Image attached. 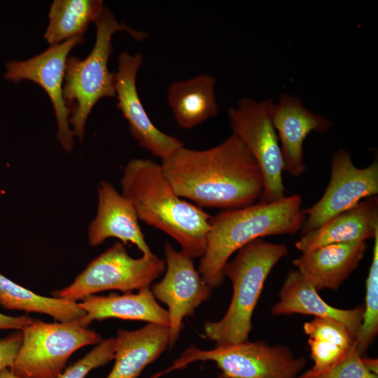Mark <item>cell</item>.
Segmentation results:
<instances>
[{
	"label": "cell",
	"instance_id": "obj_1",
	"mask_svg": "<svg viewBox=\"0 0 378 378\" xmlns=\"http://www.w3.org/2000/svg\"><path fill=\"white\" fill-rule=\"evenodd\" d=\"M161 166L175 192L201 208L230 210L248 206L259 200L264 190L257 162L234 134L205 150L183 146L162 160Z\"/></svg>",
	"mask_w": 378,
	"mask_h": 378
},
{
	"label": "cell",
	"instance_id": "obj_2",
	"mask_svg": "<svg viewBox=\"0 0 378 378\" xmlns=\"http://www.w3.org/2000/svg\"><path fill=\"white\" fill-rule=\"evenodd\" d=\"M120 183L121 193L130 201L139 220L172 237L190 258L202 257L212 216L182 200L161 164L150 159H132Z\"/></svg>",
	"mask_w": 378,
	"mask_h": 378
},
{
	"label": "cell",
	"instance_id": "obj_3",
	"mask_svg": "<svg viewBox=\"0 0 378 378\" xmlns=\"http://www.w3.org/2000/svg\"><path fill=\"white\" fill-rule=\"evenodd\" d=\"M305 220L298 194L271 203L258 201L244 208L223 210L212 216L198 272L209 286L218 288L225 279L224 266L235 251L258 238L294 234Z\"/></svg>",
	"mask_w": 378,
	"mask_h": 378
},
{
	"label": "cell",
	"instance_id": "obj_4",
	"mask_svg": "<svg viewBox=\"0 0 378 378\" xmlns=\"http://www.w3.org/2000/svg\"><path fill=\"white\" fill-rule=\"evenodd\" d=\"M288 253L284 244L271 243L258 238L237 251L227 261L223 274L233 287L231 302L224 316L204 324V336L218 345L248 340L252 329V315L265 281L272 268Z\"/></svg>",
	"mask_w": 378,
	"mask_h": 378
},
{
	"label": "cell",
	"instance_id": "obj_5",
	"mask_svg": "<svg viewBox=\"0 0 378 378\" xmlns=\"http://www.w3.org/2000/svg\"><path fill=\"white\" fill-rule=\"evenodd\" d=\"M94 23L96 41L90 53L83 59L69 57L65 66L63 97L69 112V125L80 142L83 141L85 123L95 104L103 97H115L114 73L108 68L113 35L124 31L139 41L148 36L145 32L119 23L106 8Z\"/></svg>",
	"mask_w": 378,
	"mask_h": 378
},
{
	"label": "cell",
	"instance_id": "obj_6",
	"mask_svg": "<svg viewBox=\"0 0 378 378\" xmlns=\"http://www.w3.org/2000/svg\"><path fill=\"white\" fill-rule=\"evenodd\" d=\"M198 360L214 361L221 371L219 378H298L307 363L305 358L295 357L286 346L248 340L218 345L211 350L190 346L169 368L154 374V378Z\"/></svg>",
	"mask_w": 378,
	"mask_h": 378
},
{
	"label": "cell",
	"instance_id": "obj_7",
	"mask_svg": "<svg viewBox=\"0 0 378 378\" xmlns=\"http://www.w3.org/2000/svg\"><path fill=\"white\" fill-rule=\"evenodd\" d=\"M23 340L10 370L23 378H55L70 356L86 345L100 343L101 336L79 320L46 323L37 319L22 330Z\"/></svg>",
	"mask_w": 378,
	"mask_h": 378
},
{
	"label": "cell",
	"instance_id": "obj_8",
	"mask_svg": "<svg viewBox=\"0 0 378 378\" xmlns=\"http://www.w3.org/2000/svg\"><path fill=\"white\" fill-rule=\"evenodd\" d=\"M165 270V261L155 254L134 258L127 253L125 245L117 241L92 260L72 284L50 294L76 302L109 290L132 293L150 288Z\"/></svg>",
	"mask_w": 378,
	"mask_h": 378
},
{
	"label": "cell",
	"instance_id": "obj_9",
	"mask_svg": "<svg viewBox=\"0 0 378 378\" xmlns=\"http://www.w3.org/2000/svg\"><path fill=\"white\" fill-rule=\"evenodd\" d=\"M272 99L261 102L244 97L228 109L232 134L239 137L257 162L264 179L259 202L284 199V160L276 132L270 117Z\"/></svg>",
	"mask_w": 378,
	"mask_h": 378
},
{
	"label": "cell",
	"instance_id": "obj_10",
	"mask_svg": "<svg viewBox=\"0 0 378 378\" xmlns=\"http://www.w3.org/2000/svg\"><path fill=\"white\" fill-rule=\"evenodd\" d=\"M330 179L321 199L304 209L306 220L302 235L353 207L363 199L378 194V161L365 168L354 164L349 151L340 149L330 162Z\"/></svg>",
	"mask_w": 378,
	"mask_h": 378
},
{
	"label": "cell",
	"instance_id": "obj_11",
	"mask_svg": "<svg viewBox=\"0 0 378 378\" xmlns=\"http://www.w3.org/2000/svg\"><path fill=\"white\" fill-rule=\"evenodd\" d=\"M83 36L52 45L44 52L24 61H10L6 64L4 77L18 83L29 80L39 85L49 96L57 120V139L67 153L74 148V134L69 123V112L63 97V84L68 55L73 48L83 43Z\"/></svg>",
	"mask_w": 378,
	"mask_h": 378
},
{
	"label": "cell",
	"instance_id": "obj_12",
	"mask_svg": "<svg viewBox=\"0 0 378 378\" xmlns=\"http://www.w3.org/2000/svg\"><path fill=\"white\" fill-rule=\"evenodd\" d=\"M164 251L165 274L150 288L154 298L168 307L172 347L179 337L183 318L192 316L195 309L210 298L212 288L195 268L192 258L176 251L169 241L164 242Z\"/></svg>",
	"mask_w": 378,
	"mask_h": 378
},
{
	"label": "cell",
	"instance_id": "obj_13",
	"mask_svg": "<svg viewBox=\"0 0 378 378\" xmlns=\"http://www.w3.org/2000/svg\"><path fill=\"white\" fill-rule=\"evenodd\" d=\"M141 53L134 55L122 52L118 57V70L114 74L117 106L128 122L133 138L144 149L162 160L184 146L178 139L158 129L151 122L139 97L136 80L143 63Z\"/></svg>",
	"mask_w": 378,
	"mask_h": 378
},
{
	"label": "cell",
	"instance_id": "obj_14",
	"mask_svg": "<svg viewBox=\"0 0 378 378\" xmlns=\"http://www.w3.org/2000/svg\"><path fill=\"white\" fill-rule=\"evenodd\" d=\"M270 117L280 142L284 170L298 177L307 169L304 139L312 132H326L332 123L325 116L312 112L299 97L288 92L281 94L277 103L272 102Z\"/></svg>",
	"mask_w": 378,
	"mask_h": 378
},
{
	"label": "cell",
	"instance_id": "obj_15",
	"mask_svg": "<svg viewBox=\"0 0 378 378\" xmlns=\"http://www.w3.org/2000/svg\"><path fill=\"white\" fill-rule=\"evenodd\" d=\"M97 200V214L88 228L90 245L94 247L114 237L125 245H136L143 255H153L130 201L106 181L98 184Z\"/></svg>",
	"mask_w": 378,
	"mask_h": 378
},
{
	"label": "cell",
	"instance_id": "obj_16",
	"mask_svg": "<svg viewBox=\"0 0 378 378\" xmlns=\"http://www.w3.org/2000/svg\"><path fill=\"white\" fill-rule=\"evenodd\" d=\"M366 250L365 241L327 244L302 253L293 264L317 291L337 290L358 267Z\"/></svg>",
	"mask_w": 378,
	"mask_h": 378
},
{
	"label": "cell",
	"instance_id": "obj_17",
	"mask_svg": "<svg viewBox=\"0 0 378 378\" xmlns=\"http://www.w3.org/2000/svg\"><path fill=\"white\" fill-rule=\"evenodd\" d=\"M378 234V197L361 200L319 227L302 235L295 247L302 253L327 244L365 241Z\"/></svg>",
	"mask_w": 378,
	"mask_h": 378
},
{
	"label": "cell",
	"instance_id": "obj_18",
	"mask_svg": "<svg viewBox=\"0 0 378 378\" xmlns=\"http://www.w3.org/2000/svg\"><path fill=\"white\" fill-rule=\"evenodd\" d=\"M364 307L342 309L327 304L298 270L288 272L272 308L273 315L302 314L335 320L343 324L356 340L363 322Z\"/></svg>",
	"mask_w": 378,
	"mask_h": 378
},
{
	"label": "cell",
	"instance_id": "obj_19",
	"mask_svg": "<svg viewBox=\"0 0 378 378\" xmlns=\"http://www.w3.org/2000/svg\"><path fill=\"white\" fill-rule=\"evenodd\" d=\"M169 326L151 323L135 330H118L115 363L106 378H138L169 346Z\"/></svg>",
	"mask_w": 378,
	"mask_h": 378
},
{
	"label": "cell",
	"instance_id": "obj_20",
	"mask_svg": "<svg viewBox=\"0 0 378 378\" xmlns=\"http://www.w3.org/2000/svg\"><path fill=\"white\" fill-rule=\"evenodd\" d=\"M82 300L79 305L85 311V316L79 321L85 328L94 320L112 318L169 326L167 310L157 302L150 288L141 289L137 293H125L107 296L91 295Z\"/></svg>",
	"mask_w": 378,
	"mask_h": 378
},
{
	"label": "cell",
	"instance_id": "obj_21",
	"mask_svg": "<svg viewBox=\"0 0 378 378\" xmlns=\"http://www.w3.org/2000/svg\"><path fill=\"white\" fill-rule=\"evenodd\" d=\"M215 78L201 74L172 83L167 90V102L178 127L188 130L218 114Z\"/></svg>",
	"mask_w": 378,
	"mask_h": 378
},
{
	"label": "cell",
	"instance_id": "obj_22",
	"mask_svg": "<svg viewBox=\"0 0 378 378\" xmlns=\"http://www.w3.org/2000/svg\"><path fill=\"white\" fill-rule=\"evenodd\" d=\"M0 304L7 309L47 314L58 322L78 321L85 316L76 302L39 295L0 273Z\"/></svg>",
	"mask_w": 378,
	"mask_h": 378
},
{
	"label": "cell",
	"instance_id": "obj_23",
	"mask_svg": "<svg viewBox=\"0 0 378 378\" xmlns=\"http://www.w3.org/2000/svg\"><path fill=\"white\" fill-rule=\"evenodd\" d=\"M101 0H55L50 7L49 22L44 37L52 45L83 36L104 8Z\"/></svg>",
	"mask_w": 378,
	"mask_h": 378
},
{
	"label": "cell",
	"instance_id": "obj_24",
	"mask_svg": "<svg viewBox=\"0 0 378 378\" xmlns=\"http://www.w3.org/2000/svg\"><path fill=\"white\" fill-rule=\"evenodd\" d=\"M378 332V234L374 238L372 263L366 280L365 305L363 322L356 340L361 356L374 341Z\"/></svg>",
	"mask_w": 378,
	"mask_h": 378
},
{
	"label": "cell",
	"instance_id": "obj_25",
	"mask_svg": "<svg viewBox=\"0 0 378 378\" xmlns=\"http://www.w3.org/2000/svg\"><path fill=\"white\" fill-rule=\"evenodd\" d=\"M362 356L355 342L350 350L333 364L321 370L310 368L298 378H378L365 367Z\"/></svg>",
	"mask_w": 378,
	"mask_h": 378
},
{
	"label": "cell",
	"instance_id": "obj_26",
	"mask_svg": "<svg viewBox=\"0 0 378 378\" xmlns=\"http://www.w3.org/2000/svg\"><path fill=\"white\" fill-rule=\"evenodd\" d=\"M114 357L115 338L102 340L84 357L55 378H84L92 370L106 365Z\"/></svg>",
	"mask_w": 378,
	"mask_h": 378
},
{
	"label": "cell",
	"instance_id": "obj_27",
	"mask_svg": "<svg viewBox=\"0 0 378 378\" xmlns=\"http://www.w3.org/2000/svg\"><path fill=\"white\" fill-rule=\"evenodd\" d=\"M22 330H15L0 339V371L10 368L22 345Z\"/></svg>",
	"mask_w": 378,
	"mask_h": 378
},
{
	"label": "cell",
	"instance_id": "obj_28",
	"mask_svg": "<svg viewBox=\"0 0 378 378\" xmlns=\"http://www.w3.org/2000/svg\"><path fill=\"white\" fill-rule=\"evenodd\" d=\"M34 321V318L28 315L10 316L0 312V330L13 329L22 330L25 327L31 324Z\"/></svg>",
	"mask_w": 378,
	"mask_h": 378
},
{
	"label": "cell",
	"instance_id": "obj_29",
	"mask_svg": "<svg viewBox=\"0 0 378 378\" xmlns=\"http://www.w3.org/2000/svg\"><path fill=\"white\" fill-rule=\"evenodd\" d=\"M363 363L365 367L372 373L378 374V361L377 358H371L362 356Z\"/></svg>",
	"mask_w": 378,
	"mask_h": 378
},
{
	"label": "cell",
	"instance_id": "obj_30",
	"mask_svg": "<svg viewBox=\"0 0 378 378\" xmlns=\"http://www.w3.org/2000/svg\"><path fill=\"white\" fill-rule=\"evenodd\" d=\"M0 378H23L13 374L9 368H6L0 371Z\"/></svg>",
	"mask_w": 378,
	"mask_h": 378
}]
</instances>
